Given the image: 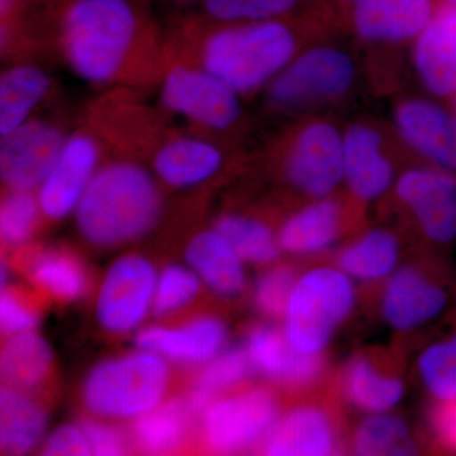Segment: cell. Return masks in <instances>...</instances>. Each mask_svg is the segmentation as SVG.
<instances>
[{
	"label": "cell",
	"mask_w": 456,
	"mask_h": 456,
	"mask_svg": "<svg viewBox=\"0 0 456 456\" xmlns=\"http://www.w3.org/2000/svg\"><path fill=\"white\" fill-rule=\"evenodd\" d=\"M398 261L397 237L377 228L346 246L338 255V266L354 281L370 283L391 277Z\"/></svg>",
	"instance_id": "cell-30"
},
{
	"label": "cell",
	"mask_w": 456,
	"mask_h": 456,
	"mask_svg": "<svg viewBox=\"0 0 456 456\" xmlns=\"http://www.w3.org/2000/svg\"><path fill=\"white\" fill-rule=\"evenodd\" d=\"M47 412L32 393L3 387L0 392V449L3 454L26 455L47 435Z\"/></svg>",
	"instance_id": "cell-24"
},
{
	"label": "cell",
	"mask_w": 456,
	"mask_h": 456,
	"mask_svg": "<svg viewBox=\"0 0 456 456\" xmlns=\"http://www.w3.org/2000/svg\"><path fill=\"white\" fill-rule=\"evenodd\" d=\"M28 274L37 289L59 302H75L89 288L88 272L77 255L64 248H47L29 261Z\"/></svg>",
	"instance_id": "cell-28"
},
{
	"label": "cell",
	"mask_w": 456,
	"mask_h": 456,
	"mask_svg": "<svg viewBox=\"0 0 456 456\" xmlns=\"http://www.w3.org/2000/svg\"><path fill=\"white\" fill-rule=\"evenodd\" d=\"M202 287L187 263L171 264L159 273L152 312L156 316H173L196 301Z\"/></svg>",
	"instance_id": "cell-36"
},
{
	"label": "cell",
	"mask_w": 456,
	"mask_h": 456,
	"mask_svg": "<svg viewBox=\"0 0 456 456\" xmlns=\"http://www.w3.org/2000/svg\"><path fill=\"white\" fill-rule=\"evenodd\" d=\"M435 424L443 440L456 449V401L441 406Z\"/></svg>",
	"instance_id": "cell-43"
},
{
	"label": "cell",
	"mask_w": 456,
	"mask_h": 456,
	"mask_svg": "<svg viewBox=\"0 0 456 456\" xmlns=\"http://www.w3.org/2000/svg\"><path fill=\"white\" fill-rule=\"evenodd\" d=\"M355 68L344 51L317 47L285 66L270 88V101L281 108H299L344 94Z\"/></svg>",
	"instance_id": "cell-8"
},
{
	"label": "cell",
	"mask_w": 456,
	"mask_h": 456,
	"mask_svg": "<svg viewBox=\"0 0 456 456\" xmlns=\"http://www.w3.org/2000/svg\"><path fill=\"white\" fill-rule=\"evenodd\" d=\"M161 209L155 176L139 164L117 161L97 171L74 216L86 241L110 248L146 236Z\"/></svg>",
	"instance_id": "cell-1"
},
{
	"label": "cell",
	"mask_w": 456,
	"mask_h": 456,
	"mask_svg": "<svg viewBox=\"0 0 456 456\" xmlns=\"http://www.w3.org/2000/svg\"><path fill=\"white\" fill-rule=\"evenodd\" d=\"M159 272L151 260L126 254L110 264L99 285L95 316L110 334L137 331L154 308Z\"/></svg>",
	"instance_id": "cell-7"
},
{
	"label": "cell",
	"mask_w": 456,
	"mask_h": 456,
	"mask_svg": "<svg viewBox=\"0 0 456 456\" xmlns=\"http://www.w3.org/2000/svg\"><path fill=\"white\" fill-rule=\"evenodd\" d=\"M395 171L384 155L379 132L367 125H354L344 136V180L351 193L374 200L391 188Z\"/></svg>",
	"instance_id": "cell-21"
},
{
	"label": "cell",
	"mask_w": 456,
	"mask_h": 456,
	"mask_svg": "<svg viewBox=\"0 0 456 456\" xmlns=\"http://www.w3.org/2000/svg\"><path fill=\"white\" fill-rule=\"evenodd\" d=\"M0 176L8 191H35L56 163L65 136L44 121H27L2 136Z\"/></svg>",
	"instance_id": "cell-10"
},
{
	"label": "cell",
	"mask_w": 456,
	"mask_h": 456,
	"mask_svg": "<svg viewBox=\"0 0 456 456\" xmlns=\"http://www.w3.org/2000/svg\"><path fill=\"white\" fill-rule=\"evenodd\" d=\"M254 369L245 347H227L200 368L185 402L200 417L216 398L226 395L248 379Z\"/></svg>",
	"instance_id": "cell-31"
},
{
	"label": "cell",
	"mask_w": 456,
	"mask_h": 456,
	"mask_svg": "<svg viewBox=\"0 0 456 456\" xmlns=\"http://www.w3.org/2000/svg\"><path fill=\"white\" fill-rule=\"evenodd\" d=\"M202 68L236 93L259 88L289 64L296 40L278 20L226 23L207 36Z\"/></svg>",
	"instance_id": "cell-3"
},
{
	"label": "cell",
	"mask_w": 456,
	"mask_h": 456,
	"mask_svg": "<svg viewBox=\"0 0 456 456\" xmlns=\"http://www.w3.org/2000/svg\"><path fill=\"white\" fill-rule=\"evenodd\" d=\"M40 314L29 299L16 289L4 288L0 296V329L5 338L36 331Z\"/></svg>",
	"instance_id": "cell-40"
},
{
	"label": "cell",
	"mask_w": 456,
	"mask_h": 456,
	"mask_svg": "<svg viewBox=\"0 0 456 456\" xmlns=\"http://www.w3.org/2000/svg\"><path fill=\"white\" fill-rule=\"evenodd\" d=\"M299 0H203L204 13L216 22L242 23L285 16Z\"/></svg>",
	"instance_id": "cell-38"
},
{
	"label": "cell",
	"mask_w": 456,
	"mask_h": 456,
	"mask_svg": "<svg viewBox=\"0 0 456 456\" xmlns=\"http://www.w3.org/2000/svg\"><path fill=\"white\" fill-rule=\"evenodd\" d=\"M99 156L97 141L89 134H77L66 139L56 163L37 189L45 217L60 221L74 215L99 170Z\"/></svg>",
	"instance_id": "cell-12"
},
{
	"label": "cell",
	"mask_w": 456,
	"mask_h": 456,
	"mask_svg": "<svg viewBox=\"0 0 456 456\" xmlns=\"http://www.w3.org/2000/svg\"><path fill=\"white\" fill-rule=\"evenodd\" d=\"M191 417L185 399L165 401L132 422L131 441L143 454H170L187 440Z\"/></svg>",
	"instance_id": "cell-27"
},
{
	"label": "cell",
	"mask_w": 456,
	"mask_h": 456,
	"mask_svg": "<svg viewBox=\"0 0 456 456\" xmlns=\"http://www.w3.org/2000/svg\"><path fill=\"white\" fill-rule=\"evenodd\" d=\"M244 347L254 371L281 386H308L322 371L321 356L299 353L285 338L283 330L273 326L251 329Z\"/></svg>",
	"instance_id": "cell-15"
},
{
	"label": "cell",
	"mask_w": 456,
	"mask_h": 456,
	"mask_svg": "<svg viewBox=\"0 0 456 456\" xmlns=\"http://www.w3.org/2000/svg\"><path fill=\"white\" fill-rule=\"evenodd\" d=\"M185 263L203 287L216 296L232 298L244 290L245 261L217 230L203 231L188 242Z\"/></svg>",
	"instance_id": "cell-22"
},
{
	"label": "cell",
	"mask_w": 456,
	"mask_h": 456,
	"mask_svg": "<svg viewBox=\"0 0 456 456\" xmlns=\"http://www.w3.org/2000/svg\"><path fill=\"white\" fill-rule=\"evenodd\" d=\"M354 26L370 42L419 37L434 17V0H354Z\"/></svg>",
	"instance_id": "cell-19"
},
{
	"label": "cell",
	"mask_w": 456,
	"mask_h": 456,
	"mask_svg": "<svg viewBox=\"0 0 456 456\" xmlns=\"http://www.w3.org/2000/svg\"><path fill=\"white\" fill-rule=\"evenodd\" d=\"M355 301V281L338 266L308 270L297 278L285 308V338L299 353L321 356Z\"/></svg>",
	"instance_id": "cell-5"
},
{
	"label": "cell",
	"mask_w": 456,
	"mask_h": 456,
	"mask_svg": "<svg viewBox=\"0 0 456 456\" xmlns=\"http://www.w3.org/2000/svg\"><path fill=\"white\" fill-rule=\"evenodd\" d=\"M287 175L294 187L311 197L323 198L344 180V137L335 126H305L290 147Z\"/></svg>",
	"instance_id": "cell-11"
},
{
	"label": "cell",
	"mask_w": 456,
	"mask_h": 456,
	"mask_svg": "<svg viewBox=\"0 0 456 456\" xmlns=\"http://www.w3.org/2000/svg\"><path fill=\"white\" fill-rule=\"evenodd\" d=\"M399 134L416 151L444 170H456V122L443 108L411 99L395 114Z\"/></svg>",
	"instance_id": "cell-16"
},
{
	"label": "cell",
	"mask_w": 456,
	"mask_h": 456,
	"mask_svg": "<svg viewBox=\"0 0 456 456\" xmlns=\"http://www.w3.org/2000/svg\"><path fill=\"white\" fill-rule=\"evenodd\" d=\"M353 450L362 456H404L413 454L415 444L403 419L388 412L373 413L356 428Z\"/></svg>",
	"instance_id": "cell-33"
},
{
	"label": "cell",
	"mask_w": 456,
	"mask_h": 456,
	"mask_svg": "<svg viewBox=\"0 0 456 456\" xmlns=\"http://www.w3.org/2000/svg\"><path fill=\"white\" fill-rule=\"evenodd\" d=\"M53 353L37 332L8 336L0 353V374L5 387L35 392L49 379Z\"/></svg>",
	"instance_id": "cell-26"
},
{
	"label": "cell",
	"mask_w": 456,
	"mask_h": 456,
	"mask_svg": "<svg viewBox=\"0 0 456 456\" xmlns=\"http://www.w3.org/2000/svg\"><path fill=\"white\" fill-rule=\"evenodd\" d=\"M269 456H327L338 450L334 421L323 408L299 406L279 416L261 445Z\"/></svg>",
	"instance_id": "cell-17"
},
{
	"label": "cell",
	"mask_w": 456,
	"mask_h": 456,
	"mask_svg": "<svg viewBox=\"0 0 456 456\" xmlns=\"http://www.w3.org/2000/svg\"><path fill=\"white\" fill-rule=\"evenodd\" d=\"M88 439L90 454L116 456L128 452L131 436L128 437L114 421L95 417L82 422Z\"/></svg>",
	"instance_id": "cell-41"
},
{
	"label": "cell",
	"mask_w": 456,
	"mask_h": 456,
	"mask_svg": "<svg viewBox=\"0 0 456 456\" xmlns=\"http://www.w3.org/2000/svg\"><path fill=\"white\" fill-rule=\"evenodd\" d=\"M49 75L37 66L17 65L0 79V134H11L28 121L29 114L46 97Z\"/></svg>",
	"instance_id": "cell-29"
},
{
	"label": "cell",
	"mask_w": 456,
	"mask_h": 456,
	"mask_svg": "<svg viewBox=\"0 0 456 456\" xmlns=\"http://www.w3.org/2000/svg\"><path fill=\"white\" fill-rule=\"evenodd\" d=\"M415 65L419 79L434 94H456V8L440 5L417 37Z\"/></svg>",
	"instance_id": "cell-18"
},
{
	"label": "cell",
	"mask_w": 456,
	"mask_h": 456,
	"mask_svg": "<svg viewBox=\"0 0 456 456\" xmlns=\"http://www.w3.org/2000/svg\"><path fill=\"white\" fill-rule=\"evenodd\" d=\"M344 391L354 406L373 415L397 406L403 398L404 387L398 378L378 370L370 360L359 358L345 371Z\"/></svg>",
	"instance_id": "cell-32"
},
{
	"label": "cell",
	"mask_w": 456,
	"mask_h": 456,
	"mask_svg": "<svg viewBox=\"0 0 456 456\" xmlns=\"http://www.w3.org/2000/svg\"><path fill=\"white\" fill-rule=\"evenodd\" d=\"M341 207L329 197L318 198L288 218L278 233L281 250L293 255L320 254L341 233Z\"/></svg>",
	"instance_id": "cell-25"
},
{
	"label": "cell",
	"mask_w": 456,
	"mask_h": 456,
	"mask_svg": "<svg viewBox=\"0 0 456 456\" xmlns=\"http://www.w3.org/2000/svg\"><path fill=\"white\" fill-rule=\"evenodd\" d=\"M395 191L431 240L455 239L456 179L448 170H408L395 183Z\"/></svg>",
	"instance_id": "cell-14"
},
{
	"label": "cell",
	"mask_w": 456,
	"mask_h": 456,
	"mask_svg": "<svg viewBox=\"0 0 456 456\" xmlns=\"http://www.w3.org/2000/svg\"><path fill=\"white\" fill-rule=\"evenodd\" d=\"M446 3H449V4H452V7L456 8V0H446Z\"/></svg>",
	"instance_id": "cell-44"
},
{
	"label": "cell",
	"mask_w": 456,
	"mask_h": 456,
	"mask_svg": "<svg viewBox=\"0 0 456 456\" xmlns=\"http://www.w3.org/2000/svg\"><path fill=\"white\" fill-rule=\"evenodd\" d=\"M446 297L416 269L395 270L387 279L382 297V312L389 326L398 331H412L439 316Z\"/></svg>",
	"instance_id": "cell-20"
},
{
	"label": "cell",
	"mask_w": 456,
	"mask_h": 456,
	"mask_svg": "<svg viewBox=\"0 0 456 456\" xmlns=\"http://www.w3.org/2000/svg\"><path fill=\"white\" fill-rule=\"evenodd\" d=\"M41 448L47 456L92 455L82 422L59 426L46 435Z\"/></svg>",
	"instance_id": "cell-42"
},
{
	"label": "cell",
	"mask_w": 456,
	"mask_h": 456,
	"mask_svg": "<svg viewBox=\"0 0 456 456\" xmlns=\"http://www.w3.org/2000/svg\"><path fill=\"white\" fill-rule=\"evenodd\" d=\"M228 329L221 318L198 316L179 326L141 327L136 346L169 362L202 368L227 349Z\"/></svg>",
	"instance_id": "cell-13"
},
{
	"label": "cell",
	"mask_w": 456,
	"mask_h": 456,
	"mask_svg": "<svg viewBox=\"0 0 456 456\" xmlns=\"http://www.w3.org/2000/svg\"><path fill=\"white\" fill-rule=\"evenodd\" d=\"M426 388L441 403L456 401V334L432 345L419 360Z\"/></svg>",
	"instance_id": "cell-37"
},
{
	"label": "cell",
	"mask_w": 456,
	"mask_h": 456,
	"mask_svg": "<svg viewBox=\"0 0 456 456\" xmlns=\"http://www.w3.org/2000/svg\"><path fill=\"white\" fill-rule=\"evenodd\" d=\"M237 94L206 69L191 66L171 69L161 89L164 106L171 112L217 131L226 130L239 119L241 108Z\"/></svg>",
	"instance_id": "cell-9"
},
{
	"label": "cell",
	"mask_w": 456,
	"mask_h": 456,
	"mask_svg": "<svg viewBox=\"0 0 456 456\" xmlns=\"http://www.w3.org/2000/svg\"><path fill=\"white\" fill-rule=\"evenodd\" d=\"M296 281V274L288 266H274L264 272L254 287L257 310L265 316L283 317Z\"/></svg>",
	"instance_id": "cell-39"
},
{
	"label": "cell",
	"mask_w": 456,
	"mask_h": 456,
	"mask_svg": "<svg viewBox=\"0 0 456 456\" xmlns=\"http://www.w3.org/2000/svg\"><path fill=\"white\" fill-rule=\"evenodd\" d=\"M216 230L226 237L246 264L268 265L281 251L278 235L268 224L245 216L228 215L218 220Z\"/></svg>",
	"instance_id": "cell-34"
},
{
	"label": "cell",
	"mask_w": 456,
	"mask_h": 456,
	"mask_svg": "<svg viewBox=\"0 0 456 456\" xmlns=\"http://www.w3.org/2000/svg\"><path fill=\"white\" fill-rule=\"evenodd\" d=\"M222 154L211 142L196 137H176L156 152V178L171 188L196 187L221 169Z\"/></svg>",
	"instance_id": "cell-23"
},
{
	"label": "cell",
	"mask_w": 456,
	"mask_h": 456,
	"mask_svg": "<svg viewBox=\"0 0 456 456\" xmlns=\"http://www.w3.org/2000/svg\"><path fill=\"white\" fill-rule=\"evenodd\" d=\"M169 386V362L137 347L98 362L86 374L83 403L93 416L134 422L164 403Z\"/></svg>",
	"instance_id": "cell-4"
},
{
	"label": "cell",
	"mask_w": 456,
	"mask_h": 456,
	"mask_svg": "<svg viewBox=\"0 0 456 456\" xmlns=\"http://www.w3.org/2000/svg\"><path fill=\"white\" fill-rule=\"evenodd\" d=\"M277 398L266 389H245L216 398L200 416V437L213 454L261 448L277 424Z\"/></svg>",
	"instance_id": "cell-6"
},
{
	"label": "cell",
	"mask_w": 456,
	"mask_h": 456,
	"mask_svg": "<svg viewBox=\"0 0 456 456\" xmlns=\"http://www.w3.org/2000/svg\"><path fill=\"white\" fill-rule=\"evenodd\" d=\"M62 53L75 75L104 84L122 73L143 26L134 0H60Z\"/></svg>",
	"instance_id": "cell-2"
},
{
	"label": "cell",
	"mask_w": 456,
	"mask_h": 456,
	"mask_svg": "<svg viewBox=\"0 0 456 456\" xmlns=\"http://www.w3.org/2000/svg\"><path fill=\"white\" fill-rule=\"evenodd\" d=\"M42 213L33 191H8L0 207V237L8 248H22L31 241Z\"/></svg>",
	"instance_id": "cell-35"
}]
</instances>
